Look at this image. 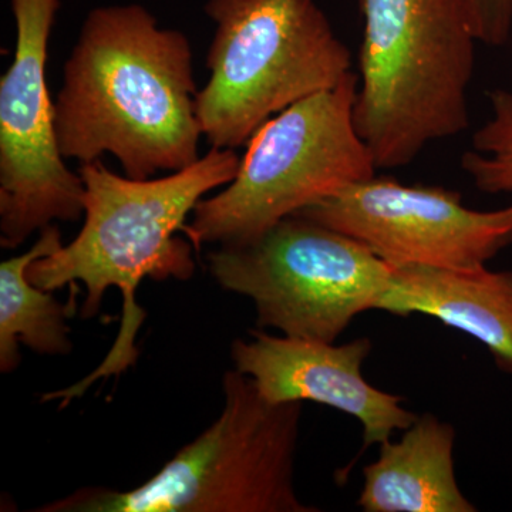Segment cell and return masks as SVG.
I'll return each instance as SVG.
<instances>
[{"mask_svg":"<svg viewBox=\"0 0 512 512\" xmlns=\"http://www.w3.org/2000/svg\"><path fill=\"white\" fill-rule=\"evenodd\" d=\"M190 39L141 5L93 9L63 66L55 101L66 160L104 154L147 180L200 160L202 131Z\"/></svg>","mask_w":512,"mask_h":512,"instance_id":"cell-1","label":"cell"},{"mask_svg":"<svg viewBox=\"0 0 512 512\" xmlns=\"http://www.w3.org/2000/svg\"><path fill=\"white\" fill-rule=\"evenodd\" d=\"M239 164L234 150L212 147L190 167L147 180L113 173L100 160L80 164L83 227L70 244L33 262L29 279L50 292L86 286L83 318L97 315L104 293L117 288L123 295V318L116 343L96 372L50 399H73L100 377L120 375L136 362L137 330L144 320L136 303L138 286L146 278H191L194 247L177 234L184 232L188 215L208 192L234 180Z\"/></svg>","mask_w":512,"mask_h":512,"instance_id":"cell-2","label":"cell"},{"mask_svg":"<svg viewBox=\"0 0 512 512\" xmlns=\"http://www.w3.org/2000/svg\"><path fill=\"white\" fill-rule=\"evenodd\" d=\"M355 123L377 170L470 126L478 39L468 0H359Z\"/></svg>","mask_w":512,"mask_h":512,"instance_id":"cell-3","label":"cell"},{"mask_svg":"<svg viewBox=\"0 0 512 512\" xmlns=\"http://www.w3.org/2000/svg\"><path fill=\"white\" fill-rule=\"evenodd\" d=\"M224 409L156 476L133 490L87 487L39 512H316L295 488L302 404L272 403L228 370Z\"/></svg>","mask_w":512,"mask_h":512,"instance_id":"cell-4","label":"cell"},{"mask_svg":"<svg viewBox=\"0 0 512 512\" xmlns=\"http://www.w3.org/2000/svg\"><path fill=\"white\" fill-rule=\"evenodd\" d=\"M215 35L198 90L202 137L235 150L292 104L353 73L352 53L315 0H207Z\"/></svg>","mask_w":512,"mask_h":512,"instance_id":"cell-5","label":"cell"},{"mask_svg":"<svg viewBox=\"0 0 512 512\" xmlns=\"http://www.w3.org/2000/svg\"><path fill=\"white\" fill-rule=\"evenodd\" d=\"M357 74L265 121L249 138L224 190L198 202L184 234L202 245L249 244L349 185L376 177V163L355 123Z\"/></svg>","mask_w":512,"mask_h":512,"instance_id":"cell-6","label":"cell"},{"mask_svg":"<svg viewBox=\"0 0 512 512\" xmlns=\"http://www.w3.org/2000/svg\"><path fill=\"white\" fill-rule=\"evenodd\" d=\"M207 261L222 288L251 299L259 329L329 343L377 311L393 278V266L362 242L299 215Z\"/></svg>","mask_w":512,"mask_h":512,"instance_id":"cell-7","label":"cell"},{"mask_svg":"<svg viewBox=\"0 0 512 512\" xmlns=\"http://www.w3.org/2000/svg\"><path fill=\"white\" fill-rule=\"evenodd\" d=\"M60 0H12L15 56L0 79V245L84 215V184L57 141L46 63Z\"/></svg>","mask_w":512,"mask_h":512,"instance_id":"cell-8","label":"cell"},{"mask_svg":"<svg viewBox=\"0 0 512 512\" xmlns=\"http://www.w3.org/2000/svg\"><path fill=\"white\" fill-rule=\"evenodd\" d=\"M394 266L474 269L512 244V204L478 211L456 191L373 177L298 212Z\"/></svg>","mask_w":512,"mask_h":512,"instance_id":"cell-9","label":"cell"},{"mask_svg":"<svg viewBox=\"0 0 512 512\" xmlns=\"http://www.w3.org/2000/svg\"><path fill=\"white\" fill-rule=\"evenodd\" d=\"M251 340L232 343L235 369L254 380L272 403L315 402L348 414L362 424L366 448L407 430L417 414L402 406L403 397L377 389L363 376L372 340L336 342L272 336L252 330Z\"/></svg>","mask_w":512,"mask_h":512,"instance_id":"cell-10","label":"cell"},{"mask_svg":"<svg viewBox=\"0 0 512 512\" xmlns=\"http://www.w3.org/2000/svg\"><path fill=\"white\" fill-rule=\"evenodd\" d=\"M377 311L440 320L478 340L497 369L512 376V271L393 266Z\"/></svg>","mask_w":512,"mask_h":512,"instance_id":"cell-11","label":"cell"},{"mask_svg":"<svg viewBox=\"0 0 512 512\" xmlns=\"http://www.w3.org/2000/svg\"><path fill=\"white\" fill-rule=\"evenodd\" d=\"M363 468L357 505L365 512H476L458 485L456 429L431 413L417 417L400 440L379 444Z\"/></svg>","mask_w":512,"mask_h":512,"instance_id":"cell-12","label":"cell"},{"mask_svg":"<svg viewBox=\"0 0 512 512\" xmlns=\"http://www.w3.org/2000/svg\"><path fill=\"white\" fill-rule=\"evenodd\" d=\"M63 247L56 225L40 231L28 252L0 264V370L10 373L19 366V345L42 355H66L72 350L67 316L76 302L63 306L53 292L37 288L29 279V268L37 259Z\"/></svg>","mask_w":512,"mask_h":512,"instance_id":"cell-13","label":"cell"},{"mask_svg":"<svg viewBox=\"0 0 512 512\" xmlns=\"http://www.w3.org/2000/svg\"><path fill=\"white\" fill-rule=\"evenodd\" d=\"M491 114L473 136V150L461 158L477 190L485 194H512V92L488 93Z\"/></svg>","mask_w":512,"mask_h":512,"instance_id":"cell-14","label":"cell"},{"mask_svg":"<svg viewBox=\"0 0 512 512\" xmlns=\"http://www.w3.org/2000/svg\"><path fill=\"white\" fill-rule=\"evenodd\" d=\"M478 42L503 47L512 35V0H468Z\"/></svg>","mask_w":512,"mask_h":512,"instance_id":"cell-15","label":"cell"}]
</instances>
